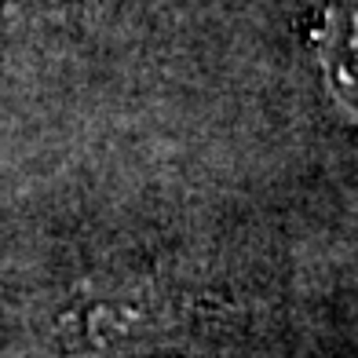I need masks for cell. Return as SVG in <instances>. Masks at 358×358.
I'll return each mask as SVG.
<instances>
[{
  "instance_id": "1",
  "label": "cell",
  "mask_w": 358,
  "mask_h": 358,
  "mask_svg": "<svg viewBox=\"0 0 358 358\" xmlns=\"http://www.w3.org/2000/svg\"><path fill=\"white\" fill-rule=\"evenodd\" d=\"M315 48L329 95L358 117V0H318Z\"/></svg>"
}]
</instances>
